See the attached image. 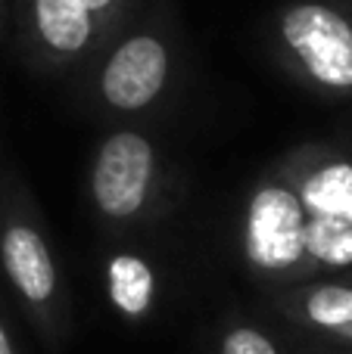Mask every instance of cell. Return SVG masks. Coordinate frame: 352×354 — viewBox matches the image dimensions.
Here are the masks:
<instances>
[{"mask_svg": "<svg viewBox=\"0 0 352 354\" xmlns=\"http://www.w3.org/2000/svg\"><path fill=\"white\" fill-rule=\"evenodd\" d=\"M0 354H16V345H12V336L6 330L3 317H0Z\"/></svg>", "mask_w": 352, "mask_h": 354, "instance_id": "cell-13", "label": "cell"}, {"mask_svg": "<svg viewBox=\"0 0 352 354\" xmlns=\"http://www.w3.org/2000/svg\"><path fill=\"white\" fill-rule=\"evenodd\" d=\"M159 183V153L141 131H116L91 162V199L109 224H134L150 212Z\"/></svg>", "mask_w": 352, "mask_h": 354, "instance_id": "cell-3", "label": "cell"}, {"mask_svg": "<svg viewBox=\"0 0 352 354\" xmlns=\"http://www.w3.org/2000/svg\"><path fill=\"white\" fill-rule=\"evenodd\" d=\"M297 189L309 218H331L352 224V162L349 159H287L278 168Z\"/></svg>", "mask_w": 352, "mask_h": 354, "instance_id": "cell-6", "label": "cell"}, {"mask_svg": "<svg viewBox=\"0 0 352 354\" xmlns=\"http://www.w3.org/2000/svg\"><path fill=\"white\" fill-rule=\"evenodd\" d=\"M81 3H85L87 10H91L94 16H97L103 25H109V19L116 16L118 10H122V3H125V0H81Z\"/></svg>", "mask_w": 352, "mask_h": 354, "instance_id": "cell-12", "label": "cell"}, {"mask_svg": "<svg viewBox=\"0 0 352 354\" xmlns=\"http://www.w3.org/2000/svg\"><path fill=\"white\" fill-rule=\"evenodd\" d=\"M172 78V50L153 31L128 35L112 47L97 75V93L116 112H143Z\"/></svg>", "mask_w": 352, "mask_h": 354, "instance_id": "cell-5", "label": "cell"}, {"mask_svg": "<svg viewBox=\"0 0 352 354\" xmlns=\"http://www.w3.org/2000/svg\"><path fill=\"white\" fill-rule=\"evenodd\" d=\"M218 354H281V348L262 330L247 326V324H237L222 336Z\"/></svg>", "mask_w": 352, "mask_h": 354, "instance_id": "cell-11", "label": "cell"}, {"mask_svg": "<svg viewBox=\"0 0 352 354\" xmlns=\"http://www.w3.org/2000/svg\"><path fill=\"white\" fill-rule=\"evenodd\" d=\"M278 305L312 330L343 336L352 326V286L340 283H315L293 292L287 289L278 295Z\"/></svg>", "mask_w": 352, "mask_h": 354, "instance_id": "cell-8", "label": "cell"}, {"mask_svg": "<svg viewBox=\"0 0 352 354\" xmlns=\"http://www.w3.org/2000/svg\"><path fill=\"white\" fill-rule=\"evenodd\" d=\"M278 44L287 62L315 87L352 91V22L322 0H299L278 16Z\"/></svg>", "mask_w": 352, "mask_h": 354, "instance_id": "cell-2", "label": "cell"}, {"mask_svg": "<svg viewBox=\"0 0 352 354\" xmlns=\"http://www.w3.org/2000/svg\"><path fill=\"white\" fill-rule=\"evenodd\" d=\"M106 295L125 320L150 317L156 305V270L147 258L122 252L106 261Z\"/></svg>", "mask_w": 352, "mask_h": 354, "instance_id": "cell-9", "label": "cell"}, {"mask_svg": "<svg viewBox=\"0 0 352 354\" xmlns=\"http://www.w3.org/2000/svg\"><path fill=\"white\" fill-rule=\"evenodd\" d=\"M0 268H3L22 308L37 324L41 336L47 342H56L62 301H66L60 268H56V258L44 233L22 208L0 214Z\"/></svg>", "mask_w": 352, "mask_h": 354, "instance_id": "cell-4", "label": "cell"}, {"mask_svg": "<svg viewBox=\"0 0 352 354\" xmlns=\"http://www.w3.org/2000/svg\"><path fill=\"white\" fill-rule=\"evenodd\" d=\"M31 35L53 62H72L85 56L106 25L81 0H31Z\"/></svg>", "mask_w": 352, "mask_h": 354, "instance_id": "cell-7", "label": "cell"}, {"mask_svg": "<svg viewBox=\"0 0 352 354\" xmlns=\"http://www.w3.org/2000/svg\"><path fill=\"white\" fill-rule=\"evenodd\" d=\"M343 339H352V326H349V330H346V333H343Z\"/></svg>", "mask_w": 352, "mask_h": 354, "instance_id": "cell-14", "label": "cell"}, {"mask_svg": "<svg viewBox=\"0 0 352 354\" xmlns=\"http://www.w3.org/2000/svg\"><path fill=\"white\" fill-rule=\"evenodd\" d=\"M306 214L297 189L284 174L265 177L253 187L243 205L240 249L243 261L262 280L290 283L312 274L315 264L306 249Z\"/></svg>", "mask_w": 352, "mask_h": 354, "instance_id": "cell-1", "label": "cell"}, {"mask_svg": "<svg viewBox=\"0 0 352 354\" xmlns=\"http://www.w3.org/2000/svg\"><path fill=\"white\" fill-rule=\"evenodd\" d=\"M306 249L315 268H352V224L309 218L306 221Z\"/></svg>", "mask_w": 352, "mask_h": 354, "instance_id": "cell-10", "label": "cell"}]
</instances>
